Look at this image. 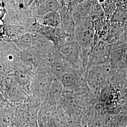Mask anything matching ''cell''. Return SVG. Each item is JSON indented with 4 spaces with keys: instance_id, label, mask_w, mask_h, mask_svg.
Wrapping results in <instances>:
<instances>
[{
    "instance_id": "12",
    "label": "cell",
    "mask_w": 127,
    "mask_h": 127,
    "mask_svg": "<svg viewBox=\"0 0 127 127\" xmlns=\"http://www.w3.org/2000/svg\"><path fill=\"white\" fill-rule=\"evenodd\" d=\"M61 6L62 5L58 0H44L30 10L35 18L52 11L58 10Z\"/></svg>"
},
{
    "instance_id": "6",
    "label": "cell",
    "mask_w": 127,
    "mask_h": 127,
    "mask_svg": "<svg viewBox=\"0 0 127 127\" xmlns=\"http://www.w3.org/2000/svg\"><path fill=\"white\" fill-rule=\"evenodd\" d=\"M110 44L101 40L95 35L87 69L93 65L110 63Z\"/></svg>"
},
{
    "instance_id": "13",
    "label": "cell",
    "mask_w": 127,
    "mask_h": 127,
    "mask_svg": "<svg viewBox=\"0 0 127 127\" xmlns=\"http://www.w3.org/2000/svg\"><path fill=\"white\" fill-rule=\"evenodd\" d=\"M125 24L119 22H111L109 33L104 41L110 45L117 43L125 31Z\"/></svg>"
},
{
    "instance_id": "4",
    "label": "cell",
    "mask_w": 127,
    "mask_h": 127,
    "mask_svg": "<svg viewBox=\"0 0 127 127\" xmlns=\"http://www.w3.org/2000/svg\"><path fill=\"white\" fill-rule=\"evenodd\" d=\"M61 56L68 62L73 70L85 77L87 68L81 59V49L73 36L70 37L67 41L58 48Z\"/></svg>"
},
{
    "instance_id": "11",
    "label": "cell",
    "mask_w": 127,
    "mask_h": 127,
    "mask_svg": "<svg viewBox=\"0 0 127 127\" xmlns=\"http://www.w3.org/2000/svg\"><path fill=\"white\" fill-rule=\"evenodd\" d=\"M60 16V27L70 36H73L75 30L76 22L72 12L68 8L62 5L59 9Z\"/></svg>"
},
{
    "instance_id": "17",
    "label": "cell",
    "mask_w": 127,
    "mask_h": 127,
    "mask_svg": "<svg viewBox=\"0 0 127 127\" xmlns=\"http://www.w3.org/2000/svg\"><path fill=\"white\" fill-rule=\"evenodd\" d=\"M7 11L29 10V3L24 0H1Z\"/></svg>"
},
{
    "instance_id": "5",
    "label": "cell",
    "mask_w": 127,
    "mask_h": 127,
    "mask_svg": "<svg viewBox=\"0 0 127 127\" xmlns=\"http://www.w3.org/2000/svg\"><path fill=\"white\" fill-rule=\"evenodd\" d=\"M30 32L45 38L53 43L58 48L71 37L64 32L61 27L46 26L37 22L36 20L30 27Z\"/></svg>"
},
{
    "instance_id": "14",
    "label": "cell",
    "mask_w": 127,
    "mask_h": 127,
    "mask_svg": "<svg viewBox=\"0 0 127 127\" xmlns=\"http://www.w3.org/2000/svg\"><path fill=\"white\" fill-rule=\"evenodd\" d=\"M35 19L37 22L42 25L50 27H60L61 20L59 10L36 17Z\"/></svg>"
},
{
    "instance_id": "7",
    "label": "cell",
    "mask_w": 127,
    "mask_h": 127,
    "mask_svg": "<svg viewBox=\"0 0 127 127\" xmlns=\"http://www.w3.org/2000/svg\"><path fill=\"white\" fill-rule=\"evenodd\" d=\"M10 74L25 91H30L34 74V68L32 65L22 60Z\"/></svg>"
},
{
    "instance_id": "8",
    "label": "cell",
    "mask_w": 127,
    "mask_h": 127,
    "mask_svg": "<svg viewBox=\"0 0 127 127\" xmlns=\"http://www.w3.org/2000/svg\"><path fill=\"white\" fill-rule=\"evenodd\" d=\"M2 22L6 25H17L30 27L35 21V18L30 10L7 11Z\"/></svg>"
},
{
    "instance_id": "1",
    "label": "cell",
    "mask_w": 127,
    "mask_h": 127,
    "mask_svg": "<svg viewBox=\"0 0 127 127\" xmlns=\"http://www.w3.org/2000/svg\"><path fill=\"white\" fill-rule=\"evenodd\" d=\"M75 22L73 38L80 46L81 52L91 53L95 36L92 18L91 17H84Z\"/></svg>"
},
{
    "instance_id": "21",
    "label": "cell",
    "mask_w": 127,
    "mask_h": 127,
    "mask_svg": "<svg viewBox=\"0 0 127 127\" xmlns=\"http://www.w3.org/2000/svg\"><path fill=\"white\" fill-rule=\"evenodd\" d=\"M72 0H62V5L66 6L68 8Z\"/></svg>"
},
{
    "instance_id": "9",
    "label": "cell",
    "mask_w": 127,
    "mask_h": 127,
    "mask_svg": "<svg viewBox=\"0 0 127 127\" xmlns=\"http://www.w3.org/2000/svg\"><path fill=\"white\" fill-rule=\"evenodd\" d=\"M49 71L55 78L59 79L64 74L73 70L70 64L59 52L50 58Z\"/></svg>"
},
{
    "instance_id": "22",
    "label": "cell",
    "mask_w": 127,
    "mask_h": 127,
    "mask_svg": "<svg viewBox=\"0 0 127 127\" xmlns=\"http://www.w3.org/2000/svg\"><path fill=\"white\" fill-rule=\"evenodd\" d=\"M114 1L116 5L121 4H122L123 0H114Z\"/></svg>"
},
{
    "instance_id": "19",
    "label": "cell",
    "mask_w": 127,
    "mask_h": 127,
    "mask_svg": "<svg viewBox=\"0 0 127 127\" xmlns=\"http://www.w3.org/2000/svg\"><path fill=\"white\" fill-rule=\"evenodd\" d=\"M97 0L103 8L105 18L111 20L117 9L116 4L114 2V0Z\"/></svg>"
},
{
    "instance_id": "16",
    "label": "cell",
    "mask_w": 127,
    "mask_h": 127,
    "mask_svg": "<svg viewBox=\"0 0 127 127\" xmlns=\"http://www.w3.org/2000/svg\"><path fill=\"white\" fill-rule=\"evenodd\" d=\"M127 115L124 113L109 114L107 118L106 127H127Z\"/></svg>"
},
{
    "instance_id": "10",
    "label": "cell",
    "mask_w": 127,
    "mask_h": 127,
    "mask_svg": "<svg viewBox=\"0 0 127 127\" xmlns=\"http://www.w3.org/2000/svg\"><path fill=\"white\" fill-rule=\"evenodd\" d=\"M3 24V23H2ZM1 39L13 41L18 37L30 32V27L17 25H6L3 24L1 25Z\"/></svg>"
},
{
    "instance_id": "3",
    "label": "cell",
    "mask_w": 127,
    "mask_h": 127,
    "mask_svg": "<svg viewBox=\"0 0 127 127\" xmlns=\"http://www.w3.org/2000/svg\"><path fill=\"white\" fill-rule=\"evenodd\" d=\"M111 70L110 63L93 65L87 69L85 80L91 91L99 95L100 90L109 83Z\"/></svg>"
},
{
    "instance_id": "18",
    "label": "cell",
    "mask_w": 127,
    "mask_h": 127,
    "mask_svg": "<svg viewBox=\"0 0 127 127\" xmlns=\"http://www.w3.org/2000/svg\"><path fill=\"white\" fill-rule=\"evenodd\" d=\"M63 90V87L59 79L55 78L52 82L47 95L50 100H56L60 96Z\"/></svg>"
},
{
    "instance_id": "20",
    "label": "cell",
    "mask_w": 127,
    "mask_h": 127,
    "mask_svg": "<svg viewBox=\"0 0 127 127\" xmlns=\"http://www.w3.org/2000/svg\"><path fill=\"white\" fill-rule=\"evenodd\" d=\"M85 0H72L68 9L72 12L73 9H74L78 5L85 1Z\"/></svg>"
},
{
    "instance_id": "15",
    "label": "cell",
    "mask_w": 127,
    "mask_h": 127,
    "mask_svg": "<svg viewBox=\"0 0 127 127\" xmlns=\"http://www.w3.org/2000/svg\"><path fill=\"white\" fill-rule=\"evenodd\" d=\"M37 38V35L32 32H27L13 41L15 44L21 50L33 47Z\"/></svg>"
},
{
    "instance_id": "2",
    "label": "cell",
    "mask_w": 127,
    "mask_h": 127,
    "mask_svg": "<svg viewBox=\"0 0 127 127\" xmlns=\"http://www.w3.org/2000/svg\"><path fill=\"white\" fill-rule=\"evenodd\" d=\"M0 47L1 75L10 74L22 61L21 50L13 41L5 39L0 40Z\"/></svg>"
},
{
    "instance_id": "23",
    "label": "cell",
    "mask_w": 127,
    "mask_h": 127,
    "mask_svg": "<svg viewBox=\"0 0 127 127\" xmlns=\"http://www.w3.org/2000/svg\"><path fill=\"white\" fill-rule=\"evenodd\" d=\"M59 2V3L62 5V0H58Z\"/></svg>"
}]
</instances>
